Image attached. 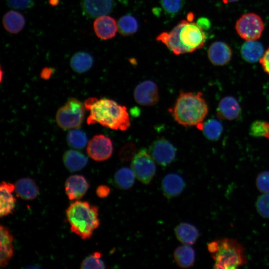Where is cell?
<instances>
[{"label": "cell", "instance_id": "cell-1", "mask_svg": "<svg viewBox=\"0 0 269 269\" xmlns=\"http://www.w3.org/2000/svg\"><path fill=\"white\" fill-rule=\"evenodd\" d=\"M84 104L89 111L86 121L88 125L98 123L105 127L122 131H126L130 126L127 108L113 100L91 97Z\"/></svg>", "mask_w": 269, "mask_h": 269}, {"label": "cell", "instance_id": "cell-2", "mask_svg": "<svg viewBox=\"0 0 269 269\" xmlns=\"http://www.w3.org/2000/svg\"><path fill=\"white\" fill-rule=\"evenodd\" d=\"M206 36L203 29L197 23L182 20L173 29L165 32L164 44L176 55L191 53L202 48Z\"/></svg>", "mask_w": 269, "mask_h": 269}, {"label": "cell", "instance_id": "cell-3", "mask_svg": "<svg viewBox=\"0 0 269 269\" xmlns=\"http://www.w3.org/2000/svg\"><path fill=\"white\" fill-rule=\"evenodd\" d=\"M168 111L178 124L186 127L197 126L202 129L208 107L202 93L182 92Z\"/></svg>", "mask_w": 269, "mask_h": 269}, {"label": "cell", "instance_id": "cell-4", "mask_svg": "<svg viewBox=\"0 0 269 269\" xmlns=\"http://www.w3.org/2000/svg\"><path fill=\"white\" fill-rule=\"evenodd\" d=\"M70 230L83 240L89 239L100 225L99 209L87 201L76 200L66 210Z\"/></svg>", "mask_w": 269, "mask_h": 269}, {"label": "cell", "instance_id": "cell-5", "mask_svg": "<svg viewBox=\"0 0 269 269\" xmlns=\"http://www.w3.org/2000/svg\"><path fill=\"white\" fill-rule=\"evenodd\" d=\"M207 249L214 260V269H237L248 262L244 247L235 239L216 240L208 244Z\"/></svg>", "mask_w": 269, "mask_h": 269}, {"label": "cell", "instance_id": "cell-6", "mask_svg": "<svg viewBox=\"0 0 269 269\" xmlns=\"http://www.w3.org/2000/svg\"><path fill=\"white\" fill-rule=\"evenodd\" d=\"M85 110L84 104L76 98H70L58 110L56 114V123L64 130L78 129L83 122Z\"/></svg>", "mask_w": 269, "mask_h": 269}, {"label": "cell", "instance_id": "cell-7", "mask_svg": "<svg viewBox=\"0 0 269 269\" xmlns=\"http://www.w3.org/2000/svg\"><path fill=\"white\" fill-rule=\"evenodd\" d=\"M154 160L145 148L140 149L133 157L131 168L136 178L143 184L150 182L156 172Z\"/></svg>", "mask_w": 269, "mask_h": 269}, {"label": "cell", "instance_id": "cell-8", "mask_svg": "<svg viewBox=\"0 0 269 269\" xmlns=\"http://www.w3.org/2000/svg\"><path fill=\"white\" fill-rule=\"evenodd\" d=\"M235 29L238 35L246 41L257 40L264 29L262 18L254 13L242 15L236 21Z\"/></svg>", "mask_w": 269, "mask_h": 269}, {"label": "cell", "instance_id": "cell-9", "mask_svg": "<svg viewBox=\"0 0 269 269\" xmlns=\"http://www.w3.org/2000/svg\"><path fill=\"white\" fill-rule=\"evenodd\" d=\"M86 150L89 156L94 160H106L113 153L112 141L110 138L103 134L96 135L89 141Z\"/></svg>", "mask_w": 269, "mask_h": 269}, {"label": "cell", "instance_id": "cell-10", "mask_svg": "<svg viewBox=\"0 0 269 269\" xmlns=\"http://www.w3.org/2000/svg\"><path fill=\"white\" fill-rule=\"evenodd\" d=\"M148 151L154 160L162 166L171 163L176 154L175 147L164 138L154 141L149 146Z\"/></svg>", "mask_w": 269, "mask_h": 269}, {"label": "cell", "instance_id": "cell-11", "mask_svg": "<svg viewBox=\"0 0 269 269\" xmlns=\"http://www.w3.org/2000/svg\"><path fill=\"white\" fill-rule=\"evenodd\" d=\"M134 97L135 102L141 106H153L159 100L157 86L151 80L142 81L135 87Z\"/></svg>", "mask_w": 269, "mask_h": 269}, {"label": "cell", "instance_id": "cell-12", "mask_svg": "<svg viewBox=\"0 0 269 269\" xmlns=\"http://www.w3.org/2000/svg\"><path fill=\"white\" fill-rule=\"evenodd\" d=\"M114 6L115 0H81L83 13L91 18L110 13Z\"/></svg>", "mask_w": 269, "mask_h": 269}, {"label": "cell", "instance_id": "cell-13", "mask_svg": "<svg viewBox=\"0 0 269 269\" xmlns=\"http://www.w3.org/2000/svg\"><path fill=\"white\" fill-rule=\"evenodd\" d=\"M89 184L85 177L81 175L70 176L65 183V193L71 201L78 200L86 193Z\"/></svg>", "mask_w": 269, "mask_h": 269}, {"label": "cell", "instance_id": "cell-14", "mask_svg": "<svg viewBox=\"0 0 269 269\" xmlns=\"http://www.w3.org/2000/svg\"><path fill=\"white\" fill-rule=\"evenodd\" d=\"M210 61L214 65L223 66L231 60L232 51L230 46L222 41H216L212 43L207 51Z\"/></svg>", "mask_w": 269, "mask_h": 269}, {"label": "cell", "instance_id": "cell-15", "mask_svg": "<svg viewBox=\"0 0 269 269\" xmlns=\"http://www.w3.org/2000/svg\"><path fill=\"white\" fill-rule=\"evenodd\" d=\"M14 185L1 182L0 185V216L1 218L13 213L16 205V199L12 194Z\"/></svg>", "mask_w": 269, "mask_h": 269}, {"label": "cell", "instance_id": "cell-16", "mask_svg": "<svg viewBox=\"0 0 269 269\" xmlns=\"http://www.w3.org/2000/svg\"><path fill=\"white\" fill-rule=\"evenodd\" d=\"M96 35L103 40L113 38L118 30L117 23L113 17L105 15L97 17L93 24Z\"/></svg>", "mask_w": 269, "mask_h": 269}, {"label": "cell", "instance_id": "cell-17", "mask_svg": "<svg viewBox=\"0 0 269 269\" xmlns=\"http://www.w3.org/2000/svg\"><path fill=\"white\" fill-rule=\"evenodd\" d=\"M185 187V183L179 175L170 173L162 179L161 189L163 194L167 198L177 197L180 194Z\"/></svg>", "mask_w": 269, "mask_h": 269}, {"label": "cell", "instance_id": "cell-18", "mask_svg": "<svg viewBox=\"0 0 269 269\" xmlns=\"http://www.w3.org/2000/svg\"><path fill=\"white\" fill-rule=\"evenodd\" d=\"M240 113L241 107L239 103L232 96L222 98L217 110V115L219 118L230 121L238 118Z\"/></svg>", "mask_w": 269, "mask_h": 269}, {"label": "cell", "instance_id": "cell-19", "mask_svg": "<svg viewBox=\"0 0 269 269\" xmlns=\"http://www.w3.org/2000/svg\"><path fill=\"white\" fill-rule=\"evenodd\" d=\"M0 266L6 267L13 255V237L8 228L0 225Z\"/></svg>", "mask_w": 269, "mask_h": 269}, {"label": "cell", "instance_id": "cell-20", "mask_svg": "<svg viewBox=\"0 0 269 269\" xmlns=\"http://www.w3.org/2000/svg\"><path fill=\"white\" fill-rule=\"evenodd\" d=\"M15 192L17 197L24 200H32L39 194V188L35 181L29 177L22 178L15 183Z\"/></svg>", "mask_w": 269, "mask_h": 269}, {"label": "cell", "instance_id": "cell-21", "mask_svg": "<svg viewBox=\"0 0 269 269\" xmlns=\"http://www.w3.org/2000/svg\"><path fill=\"white\" fill-rule=\"evenodd\" d=\"M63 160L64 165L71 172L82 170L88 163L87 158L84 154L73 149L67 150L64 153Z\"/></svg>", "mask_w": 269, "mask_h": 269}, {"label": "cell", "instance_id": "cell-22", "mask_svg": "<svg viewBox=\"0 0 269 269\" xmlns=\"http://www.w3.org/2000/svg\"><path fill=\"white\" fill-rule=\"evenodd\" d=\"M175 234L177 240L186 245L194 244L199 237L197 229L187 223H182L177 226L175 229Z\"/></svg>", "mask_w": 269, "mask_h": 269}, {"label": "cell", "instance_id": "cell-23", "mask_svg": "<svg viewBox=\"0 0 269 269\" xmlns=\"http://www.w3.org/2000/svg\"><path fill=\"white\" fill-rule=\"evenodd\" d=\"M264 53L262 44L257 40L246 41L241 48L243 58L250 63L259 61Z\"/></svg>", "mask_w": 269, "mask_h": 269}, {"label": "cell", "instance_id": "cell-24", "mask_svg": "<svg viewBox=\"0 0 269 269\" xmlns=\"http://www.w3.org/2000/svg\"><path fill=\"white\" fill-rule=\"evenodd\" d=\"M25 18L19 12L10 10L7 12L2 18V24L8 32L16 34L19 32L25 25Z\"/></svg>", "mask_w": 269, "mask_h": 269}, {"label": "cell", "instance_id": "cell-25", "mask_svg": "<svg viewBox=\"0 0 269 269\" xmlns=\"http://www.w3.org/2000/svg\"><path fill=\"white\" fill-rule=\"evenodd\" d=\"M94 63L92 55L86 52H78L71 57L70 64L72 69L78 73H85L89 70Z\"/></svg>", "mask_w": 269, "mask_h": 269}, {"label": "cell", "instance_id": "cell-26", "mask_svg": "<svg viewBox=\"0 0 269 269\" xmlns=\"http://www.w3.org/2000/svg\"><path fill=\"white\" fill-rule=\"evenodd\" d=\"M174 258L178 266L182 268H187L194 264L195 252L192 248L184 245L175 249Z\"/></svg>", "mask_w": 269, "mask_h": 269}, {"label": "cell", "instance_id": "cell-27", "mask_svg": "<svg viewBox=\"0 0 269 269\" xmlns=\"http://www.w3.org/2000/svg\"><path fill=\"white\" fill-rule=\"evenodd\" d=\"M135 176L132 169L127 167L121 168L115 174V185L120 189H130L134 184Z\"/></svg>", "mask_w": 269, "mask_h": 269}, {"label": "cell", "instance_id": "cell-28", "mask_svg": "<svg viewBox=\"0 0 269 269\" xmlns=\"http://www.w3.org/2000/svg\"><path fill=\"white\" fill-rule=\"evenodd\" d=\"M118 30L123 35L129 36L135 33L138 27L136 19L131 14L121 17L118 23Z\"/></svg>", "mask_w": 269, "mask_h": 269}, {"label": "cell", "instance_id": "cell-29", "mask_svg": "<svg viewBox=\"0 0 269 269\" xmlns=\"http://www.w3.org/2000/svg\"><path fill=\"white\" fill-rule=\"evenodd\" d=\"M205 136L211 140L218 139L220 136L223 126L217 120L210 119L203 124L202 129Z\"/></svg>", "mask_w": 269, "mask_h": 269}, {"label": "cell", "instance_id": "cell-30", "mask_svg": "<svg viewBox=\"0 0 269 269\" xmlns=\"http://www.w3.org/2000/svg\"><path fill=\"white\" fill-rule=\"evenodd\" d=\"M67 138L68 144L77 149L84 148L88 142L85 133L77 129L71 130L68 134Z\"/></svg>", "mask_w": 269, "mask_h": 269}, {"label": "cell", "instance_id": "cell-31", "mask_svg": "<svg viewBox=\"0 0 269 269\" xmlns=\"http://www.w3.org/2000/svg\"><path fill=\"white\" fill-rule=\"evenodd\" d=\"M102 254L100 252H95L85 258L81 264L82 269H105L106 266L102 260Z\"/></svg>", "mask_w": 269, "mask_h": 269}, {"label": "cell", "instance_id": "cell-32", "mask_svg": "<svg viewBox=\"0 0 269 269\" xmlns=\"http://www.w3.org/2000/svg\"><path fill=\"white\" fill-rule=\"evenodd\" d=\"M250 134L255 137H264L269 139V123L264 121L253 122L250 128Z\"/></svg>", "mask_w": 269, "mask_h": 269}, {"label": "cell", "instance_id": "cell-33", "mask_svg": "<svg viewBox=\"0 0 269 269\" xmlns=\"http://www.w3.org/2000/svg\"><path fill=\"white\" fill-rule=\"evenodd\" d=\"M184 0H160L161 5L166 14L175 16L182 10Z\"/></svg>", "mask_w": 269, "mask_h": 269}, {"label": "cell", "instance_id": "cell-34", "mask_svg": "<svg viewBox=\"0 0 269 269\" xmlns=\"http://www.w3.org/2000/svg\"><path fill=\"white\" fill-rule=\"evenodd\" d=\"M256 208L259 214L266 218H269V193L260 195L256 202Z\"/></svg>", "mask_w": 269, "mask_h": 269}, {"label": "cell", "instance_id": "cell-35", "mask_svg": "<svg viewBox=\"0 0 269 269\" xmlns=\"http://www.w3.org/2000/svg\"><path fill=\"white\" fill-rule=\"evenodd\" d=\"M258 189L264 193H269V171H266L260 173L256 179Z\"/></svg>", "mask_w": 269, "mask_h": 269}, {"label": "cell", "instance_id": "cell-36", "mask_svg": "<svg viewBox=\"0 0 269 269\" xmlns=\"http://www.w3.org/2000/svg\"><path fill=\"white\" fill-rule=\"evenodd\" d=\"M7 5L14 9H23L32 7L33 0H5Z\"/></svg>", "mask_w": 269, "mask_h": 269}, {"label": "cell", "instance_id": "cell-37", "mask_svg": "<svg viewBox=\"0 0 269 269\" xmlns=\"http://www.w3.org/2000/svg\"><path fill=\"white\" fill-rule=\"evenodd\" d=\"M259 62L264 71L269 75V48L264 52Z\"/></svg>", "mask_w": 269, "mask_h": 269}, {"label": "cell", "instance_id": "cell-38", "mask_svg": "<svg viewBox=\"0 0 269 269\" xmlns=\"http://www.w3.org/2000/svg\"><path fill=\"white\" fill-rule=\"evenodd\" d=\"M110 192V188L105 185H99L96 190V195L100 198H104L108 197Z\"/></svg>", "mask_w": 269, "mask_h": 269}, {"label": "cell", "instance_id": "cell-39", "mask_svg": "<svg viewBox=\"0 0 269 269\" xmlns=\"http://www.w3.org/2000/svg\"><path fill=\"white\" fill-rule=\"evenodd\" d=\"M53 73V70L50 68H44L41 72V77L44 79L49 78Z\"/></svg>", "mask_w": 269, "mask_h": 269}, {"label": "cell", "instance_id": "cell-40", "mask_svg": "<svg viewBox=\"0 0 269 269\" xmlns=\"http://www.w3.org/2000/svg\"><path fill=\"white\" fill-rule=\"evenodd\" d=\"M197 23L203 29L207 28L209 26V22L208 19L205 18H201L197 21Z\"/></svg>", "mask_w": 269, "mask_h": 269}, {"label": "cell", "instance_id": "cell-41", "mask_svg": "<svg viewBox=\"0 0 269 269\" xmlns=\"http://www.w3.org/2000/svg\"><path fill=\"white\" fill-rule=\"evenodd\" d=\"M49 2L52 6H56L59 3V0H49Z\"/></svg>", "mask_w": 269, "mask_h": 269}, {"label": "cell", "instance_id": "cell-42", "mask_svg": "<svg viewBox=\"0 0 269 269\" xmlns=\"http://www.w3.org/2000/svg\"><path fill=\"white\" fill-rule=\"evenodd\" d=\"M239 0H223L224 3H230L238 1Z\"/></svg>", "mask_w": 269, "mask_h": 269}]
</instances>
